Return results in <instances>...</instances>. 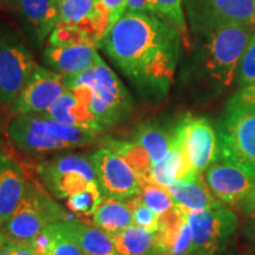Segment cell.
Segmentation results:
<instances>
[{"label": "cell", "mask_w": 255, "mask_h": 255, "mask_svg": "<svg viewBox=\"0 0 255 255\" xmlns=\"http://www.w3.org/2000/svg\"><path fill=\"white\" fill-rule=\"evenodd\" d=\"M181 33L151 12L127 11L100 47L143 95L165 94L173 81Z\"/></svg>", "instance_id": "1"}, {"label": "cell", "mask_w": 255, "mask_h": 255, "mask_svg": "<svg viewBox=\"0 0 255 255\" xmlns=\"http://www.w3.org/2000/svg\"><path fill=\"white\" fill-rule=\"evenodd\" d=\"M98 133L87 128L57 122L41 114L18 115L7 128L12 144L27 154H44L92 144Z\"/></svg>", "instance_id": "2"}, {"label": "cell", "mask_w": 255, "mask_h": 255, "mask_svg": "<svg viewBox=\"0 0 255 255\" xmlns=\"http://www.w3.org/2000/svg\"><path fill=\"white\" fill-rule=\"evenodd\" d=\"M64 81L90 88L89 110L103 130L121 123L132 113L133 102L129 91L100 55L90 68L79 75L64 77Z\"/></svg>", "instance_id": "3"}, {"label": "cell", "mask_w": 255, "mask_h": 255, "mask_svg": "<svg viewBox=\"0 0 255 255\" xmlns=\"http://www.w3.org/2000/svg\"><path fill=\"white\" fill-rule=\"evenodd\" d=\"M253 25L225 24L202 33L205 68L220 84H232L235 70L253 37Z\"/></svg>", "instance_id": "4"}, {"label": "cell", "mask_w": 255, "mask_h": 255, "mask_svg": "<svg viewBox=\"0 0 255 255\" xmlns=\"http://www.w3.org/2000/svg\"><path fill=\"white\" fill-rule=\"evenodd\" d=\"M219 157L227 158L255 176V103L229 101L219 128Z\"/></svg>", "instance_id": "5"}, {"label": "cell", "mask_w": 255, "mask_h": 255, "mask_svg": "<svg viewBox=\"0 0 255 255\" xmlns=\"http://www.w3.org/2000/svg\"><path fill=\"white\" fill-rule=\"evenodd\" d=\"M69 219L71 218L39 184L27 181L26 191L20 205L0 229L12 240L30 241L43 228Z\"/></svg>", "instance_id": "6"}, {"label": "cell", "mask_w": 255, "mask_h": 255, "mask_svg": "<svg viewBox=\"0 0 255 255\" xmlns=\"http://www.w3.org/2000/svg\"><path fill=\"white\" fill-rule=\"evenodd\" d=\"M30 50L8 25L0 23V102L12 104L37 68Z\"/></svg>", "instance_id": "7"}, {"label": "cell", "mask_w": 255, "mask_h": 255, "mask_svg": "<svg viewBox=\"0 0 255 255\" xmlns=\"http://www.w3.org/2000/svg\"><path fill=\"white\" fill-rule=\"evenodd\" d=\"M38 174L53 195L65 200L98 181L90 157L76 154L60 155L41 162Z\"/></svg>", "instance_id": "8"}, {"label": "cell", "mask_w": 255, "mask_h": 255, "mask_svg": "<svg viewBox=\"0 0 255 255\" xmlns=\"http://www.w3.org/2000/svg\"><path fill=\"white\" fill-rule=\"evenodd\" d=\"M183 212L191 229L194 252L200 255L214 254L237 226V216L222 202L208 209Z\"/></svg>", "instance_id": "9"}, {"label": "cell", "mask_w": 255, "mask_h": 255, "mask_svg": "<svg viewBox=\"0 0 255 255\" xmlns=\"http://www.w3.org/2000/svg\"><path fill=\"white\" fill-rule=\"evenodd\" d=\"M89 157L95 165L98 183L104 196L128 201L138 195L142 187L141 180L119 154L107 146H101L92 151Z\"/></svg>", "instance_id": "10"}, {"label": "cell", "mask_w": 255, "mask_h": 255, "mask_svg": "<svg viewBox=\"0 0 255 255\" xmlns=\"http://www.w3.org/2000/svg\"><path fill=\"white\" fill-rule=\"evenodd\" d=\"M191 26L205 32L225 24H254L255 0H184Z\"/></svg>", "instance_id": "11"}, {"label": "cell", "mask_w": 255, "mask_h": 255, "mask_svg": "<svg viewBox=\"0 0 255 255\" xmlns=\"http://www.w3.org/2000/svg\"><path fill=\"white\" fill-rule=\"evenodd\" d=\"M206 182L220 202L237 205L253 193L255 176L235 162L218 156L207 169Z\"/></svg>", "instance_id": "12"}, {"label": "cell", "mask_w": 255, "mask_h": 255, "mask_svg": "<svg viewBox=\"0 0 255 255\" xmlns=\"http://www.w3.org/2000/svg\"><path fill=\"white\" fill-rule=\"evenodd\" d=\"M65 91L62 75L38 65L23 90L12 102V109L17 115L45 114Z\"/></svg>", "instance_id": "13"}, {"label": "cell", "mask_w": 255, "mask_h": 255, "mask_svg": "<svg viewBox=\"0 0 255 255\" xmlns=\"http://www.w3.org/2000/svg\"><path fill=\"white\" fill-rule=\"evenodd\" d=\"M194 171L202 174L218 158L219 145L214 128L201 117L187 116L175 128Z\"/></svg>", "instance_id": "14"}, {"label": "cell", "mask_w": 255, "mask_h": 255, "mask_svg": "<svg viewBox=\"0 0 255 255\" xmlns=\"http://www.w3.org/2000/svg\"><path fill=\"white\" fill-rule=\"evenodd\" d=\"M15 12L32 43L40 47L58 23L55 0H12Z\"/></svg>", "instance_id": "15"}, {"label": "cell", "mask_w": 255, "mask_h": 255, "mask_svg": "<svg viewBox=\"0 0 255 255\" xmlns=\"http://www.w3.org/2000/svg\"><path fill=\"white\" fill-rule=\"evenodd\" d=\"M156 248L168 253H191L194 252L193 235L186 214L175 205L158 218V229L155 232Z\"/></svg>", "instance_id": "16"}, {"label": "cell", "mask_w": 255, "mask_h": 255, "mask_svg": "<svg viewBox=\"0 0 255 255\" xmlns=\"http://www.w3.org/2000/svg\"><path fill=\"white\" fill-rule=\"evenodd\" d=\"M27 180L21 165L5 152H0V228L20 205Z\"/></svg>", "instance_id": "17"}, {"label": "cell", "mask_w": 255, "mask_h": 255, "mask_svg": "<svg viewBox=\"0 0 255 255\" xmlns=\"http://www.w3.org/2000/svg\"><path fill=\"white\" fill-rule=\"evenodd\" d=\"M98 47L90 44L70 46H47L44 51V60L50 70L63 77L76 76L90 68L95 63Z\"/></svg>", "instance_id": "18"}, {"label": "cell", "mask_w": 255, "mask_h": 255, "mask_svg": "<svg viewBox=\"0 0 255 255\" xmlns=\"http://www.w3.org/2000/svg\"><path fill=\"white\" fill-rule=\"evenodd\" d=\"M175 205L183 210H203L218 205L210 191L208 184L203 180L202 174H193L189 176L177 178L167 186Z\"/></svg>", "instance_id": "19"}, {"label": "cell", "mask_w": 255, "mask_h": 255, "mask_svg": "<svg viewBox=\"0 0 255 255\" xmlns=\"http://www.w3.org/2000/svg\"><path fill=\"white\" fill-rule=\"evenodd\" d=\"M60 227L82 248L85 255H117L110 235L96 226L71 218L62 221Z\"/></svg>", "instance_id": "20"}, {"label": "cell", "mask_w": 255, "mask_h": 255, "mask_svg": "<svg viewBox=\"0 0 255 255\" xmlns=\"http://www.w3.org/2000/svg\"><path fill=\"white\" fill-rule=\"evenodd\" d=\"M196 174L193 170L184 150L182 138L176 129L171 135V146L167 156L152 165L151 180L152 182L167 188L169 183L177 178H182L189 175Z\"/></svg>", "instance_id": "21"}, {"label": "cell", "mask_w": 255, "mask_h": 255, "mask_svg": "<svg viewBox=\"0 0 255 255\" xmlns=\"http://www.w3.org/2000/svg\"><path fill=\"white\" fill-rule=\"evenodd\" d=\"M41 115L68 126L87 128L98 132L103 131L91 111L85 105L79 103L77 98L69 90L64 92L45 114Z\"/></svg>", "instance_id": "22"}, {"label": "cell", "mask_w": 255, "mask_h": 255, "mask_svg": "<svg viewBox=\"0 0 255 255\" xmlns=\"http://www.w3.org/2000/svg\"><path fill=\"white\" fill-rule=\"evenodd\" d=\"M92 222L113 238L132 225V213L127 201L104 196L92 215Z\"/></svg>", "instance_id": "23"}, {"label": "cell", "mask_w": 255, "mask_h": 255, "mask_svg": "<svg viewBox=\"0 0 255 255\" xmlns=\"http://www.w3.org/2000/svg\"><path fill=\"white\" fill-rule=\"evenodd\" d=\"M111 239L117 255H152L157 253L155 233L138 226L131 225Z\"/></svg>", "instance_id": "24"}, {"label": "cell", "mask_w": 255, "mask_h": 255, "mask_svg": "<svg viewBox=\"0 0 255 255\" xmlns=\"http://www.w3.org/2000/svg\"><path fill=\"white\" fill-rule=\"evenodd\" d=\"M104 146L119 154L129 163L130 167L141 180V183L150 182L152 162L148 152L136 141H120V139H104Z\"/></svg>", "instance_id": "25"}, {"label": "cell", "mask_w": 255, "mask_h": 255, "mask_svg": "<svg viewBox=\"0 0 255 255\" xmlns=\"http://www.w3.org/2000/svg\"><path fill=\"white\" fill-rule=\"evenodd\" d=\"M135 141L148 152L152 165L162 161L167 156L171 146V136L161 128L152 124H144L139 127L137 129Z\"/></svg>", "instance_id": "26"}, {"label": "cell", "mask_w": 255, "mask_h": 255, "mask_svg": "<svg viewBox=\"0 0 255 255\" xmlns=\"http://www.w3.org/2000/svg\"><path fill=\"white\" fill-rule=\"evenodd\" d=\"M103 197L104 194L101 189L100 183L98 181H94L84 190L66 199V205L70 210H72L77 215L89 218L95 214L96 209L101 205Z\"/></svg>", "instance_id": "27"}, {"label": "cell", "mask_w": 255, "mask_h": 255, "mask_svg": "<svg viewBox=\"0 0 255 255\" xmlns=\"http://www.w3.org/2000/svg\"><path fill=\"white\" fill-rule=\"evenodd\" d=\"M138 196L158 218L175 207L173 197L167 188L152 181L142 184Z\"/></svg>", "instance_id": "28"}, {"label": "cell", "mask_w": 255, "mask_h": 255, "mask_svg": "<svg viewBox=\"0 0 255 255\" xmlns=\"http://www.w3.org/2000/svg\"><path fill=\"white\" fill-rule=\"evenodd\" d=\"M152 13L173 24L181 36L186 38L187 24L183 12V0H152Z\"/></svg>", "instance_id": "29"}, {"label": "cell", "mask_w": 255, "mask_h": 255, "mask_svg": "<svg viewBox=\"0 0 255 255\" xmlns=\"http://www.w3.org/2000/svg\"><path fill=\"white\" fill-rule=\"evenodd\" d=\"M78 44H90L100 47L96 41L79 28L66 24H57L49 36L47 46H70Z\"/></svg>", "instance_id": "30"}, {"label": "cell", "mask_w": 255, "mask_h": 255, "mask_svg": "<svg viewBox=\"0 0 255 255\" xmlns=\"http://www.w3.org/2000/svg\"><path fill=\"white\" fill-rule=\"evenodd\" d=\"M132 213V225L148 229L152 233L158 229V216L152 210L146 207L141 197L136 195L132 199L127 201Z\"/></svg>", "instance_id": "31"}, {"label": "cell", "mask_w": 255, "mask_h": 255, "mask_svg": "<svg viewBox=\"0 0 255 255\" xmlns=\"http://www.w3.org/2000/svg\"><path fill=\"white\" fill-rule=\"evenodd\" d=\"M255 82V36L248 45L239 63V83L242 87H247Z\"/></svg>", "instance_id": "32"}, {"label": "cell", "mask_w": 255, "mask_h": 255, "mask_svg": "<svg viewBox=\"0 0 255 255\" xmlns=\"http://www.w3.org/2000/svg\"><path fill=\"white\" fill-rule=\"evenodd\" d=\"M58 234V223H53V225H50L41 229L36 237L26 242L30 244V246L33 248L38 255H50Z\"/></svg>", "instance_id": "33"}, {"label": "cell", "mask_w": 255, "mask_h": 255, "mask_svg": "<svg viewBox=\"0 0 255 255\" xmlns=\"http://www.w3.org/2000/svg\"><path fill=\"white\" fill-rule=\"evenodd\" d=\"M58 228L59 234L57 237V240L55 245H53L52 250H51L50 255H85L77 242L63 231L59 222Z\"/></svg>", "instance_id": "34"}, {"label": "cell", "mask_w": 255, "mask_h": 255, "mask_svg": "<svg viewBox=\"0 0 255 255\" xmlns=\"http://www.w3.org/2000/svg\"><path fill=\"white\" fill-rule=\"evenodd\" d=\"M98 5L107 19L109 30L127 12V0H98Z\"/></svg>", "instance_id": "35"}, {"label": "cell", "mask_w": 255, "mask_h": 255, "mask_svg": "<svg viewBox=\"0 0 255 255\" xmlns=\"http://www.w3.org/2000/svg\"><path fill=\"white\" fill-rule=\"evenodd\" d=\"M231 102L234 103H255V82L244 87L240 92H238Z\"/></svg>", "instance_id": "36"}, {"label": "cell", "mask_w": 255, "mask_h": 255, "mask_svg": "<svg viewBox=\"0 0 255 255\" xmlns=\"http://www.w3.org/2000/svg\"><path fill=\"white\" fill-rule=\"evenodd\" d=\"M127 11L152 13V0H127Z\"/></svg>", "instance_id": "37"}, {"label": "cell", "mask_w": 255, "mask_h": 255, "mask_svg": "<svg viewBox=\"0 0 255 255\" xmlns=\"http://www.w3.org/2000/svg\"><path fill=\"white\" fill-rule=\"evenodd\" d=\"M15 255H38L26 241H15Z\"/></svg>", "instance_id": "38"}, {"label": "cell", "mask_w": 255, "mask_h": 255, "mask_svg": "<svg viewBox=\"0 0 255 255\" xmlns=\"http://www.w3.org/2000/svg\"><path fill=\"white\" fill-rule=\"evenodd\" d=\"M0 255H15V244L14 240L9 239L6 237L4 245H2L1 248V253Z\"/></svg>", "instance_id": "39"}, {"label": "cell", "mask_w": 255, "mask_h": 255, "mask_svg": "<svg viewBox=\"0 0 255 255\" xmlns=\"http://www.w3.org/2000/svg\"><path fill=\"white\" fill-rule=\"evenodd\" d=\"M248 199H250V206H251V208H252V209H255V188H254L253 193L251 194V196L248 197Z\"/></svg>", "instance_id": "40"}, {"label": "cell", "mask_w": 255, "mask_h": 255, "mask_svg": "<svg viewBox=\"0 0 255 255\" xmlns=\"http://www.w3.org/2000/svg\"><path fill=\"white\" fill-rule=\"evenodd\" d=\"M152 255H190L189 253H168V252H158Z\"/></svg>", "instance_id": "41"}, {"label": "cell", "mask_w": 255, "mask_h": 255, "mask_svg": "<svg viewBox=\"0 0 255 255\" xmlns=\"http://www.w3.org/2000/svg\"><path fill=\"white\" fill-rule=\"evenodd\" d=\"M5 239H6V235L4 234V232L0 229V253H1V248H2V245H4Z\"/></svg>", "instance_id": "42"}, {"label": "cell", "mask_w": 255, "mask_h": 255, "mask_svg": "<svg viewBox=\"0 0 255 255\" xmlns=\"http://www.w3.org/2000/svg\"><path fill=\"white\" fill-rule=\"evenodd\" d=\"M12 0H0V4H7V2H11Z\"/></svg>", "instance_id": "43"}, {"label": "cell", "mask_w": 255, "mask_h": 255, "mask_svg": "<svg viewBox=\"0 0 255 255\" xmlns=\"http://www.w3.org/2000/svg\"><path fill=\"white\" fill-rule=\"evenodd\" d=\"M55 1H56V2H57V5H58V4H59V2H60V1H63V0H55Z\"/></svg>", "instance_id": "44"}]
</instances>
